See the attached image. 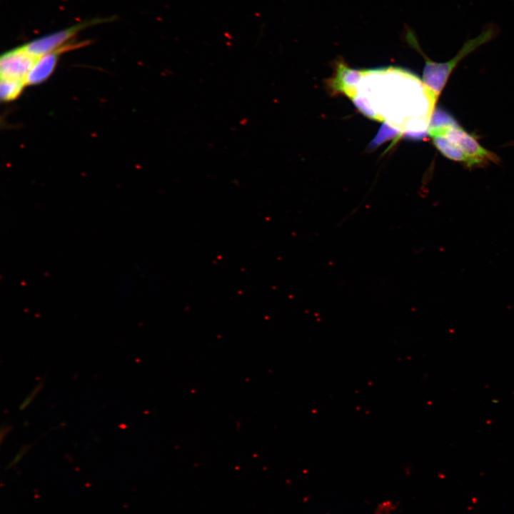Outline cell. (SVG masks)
I'll return each instance as SVG.
<instances>
[{
	"label": "cell",
	"mask_w": 514,
	"mask_h": 514,
	"mask_svg": "<svg viewBox=\"0 0 514 514\" xmlns=\"http://www.w3.org/2000/svg\"><path fill=\"white\" fill-rule=\"evenodd\" d=\"M11 427L8 424H4L1 428V441H2L4 438V436H6L9 431L11 430Z\"/></svg>",
	"instance_id": "7c38bea8"
},
{
	"label": "cell",
	"mask_w": 514,
	"mask_h": 514,
	"mask_svg": "<svg viewBox=\"0 0 514 514\" xmlns=\"http://www.w3.org/2000/svg\"><path fill=\"white\" fill-rule=\"evenodd\" d=\"M31 447V445H24L23 446H21V448L19 450V451L14 457L13 460L9 463L8 468L14 466L19 461H20L21 458L26 455V453L29 451Z\"/></svg>",
	"instance_id": "8fae6325"
},
{
	"label": "cell",
	"mask_w": 514,
	"mask_h": 514,
	"mask_svg": "<svg viewBox=\"0 0 514 514\" xmlns=\"http://www.w3.org/2000/svg\"><path fill=\"white\" fill-rule=\"evenodd\" d=\"M108 21H109V18H98L81 22L34 39L23 46L30 54L36 58H39L67 44L70 42V40L84 29Z\"/></svg>",
	"instance_id": "277c9868"
},
{
	"label": "cell",
	"mask_w": 514,
	"mask_h": 514,
	"mask_svg": "<svg viewBox=\"0 0 514 514\" xmlns=\"http://www.w3.org/2000/svg\"><path fill=\"white\" fill-rule=\"evenodd\" d=\"M361 76V70L350 68L342 59L335 63V73L330 81L333 91L341 92L352 98Z\"/></svg>",
	"instance_id": "52a82bcc"
},
{
	"label": "cell",
	"mask_w": 514,
	"mask_h": 514,
	"mask_svg": "<svg viewBox=\"0 0 514 514\" xmlns=\"http://www.w3.org/2000/svg\"><path fill=\"white\" fill-rule=\"evenodd\" d=\"M86 44H88L86 41L69 42L38 58L26 78V86L38 85L46 81L54 71L58 61L64 53L79 49Z\"/></svg>",
	"instance_id": "8992f818"
},
{
	"label": "cell",
	"mask_w": 514,
	"mask_h": 514,
	"mask_svg": "<svg viewBox=\"0 0 514 514\" xmlns=\"http://www.w3.org/2000/svg\"><path fill=\"white\" fill-rule=\"evenodd\" d=\"M352 100L367 116L398 129L410 138H423L437 99L423 81L397 68L361 70Z\"/></svg>",
	"instance_id": "6da1fadb"
},
{
	"label": "cell",
	"mask_w": 514,
	"mask_h": 514,
	"mask_svg": "<svg viewBox=\"0 0 514 514\" xmlns=\"http://www.w3.org/2000/svg\"><path fill=\"white\" fill-rule=\"evenodd\" d=\"M495 35V29L488 28L475 38L468 40L458 51L457 54L450 60L444 63H438L431 61L424 54L420 46L415 34L410 28L406 26L404 31L405 41L409 46L417 51L425 60L423 82L437 100L445 87L450 75L457 65L465 56L476 50L478 47L490 41Z\"/></svg>",
	"instance_id": "3957f363"
},
{
	"label": "cell",
	"mask_w": 514,
	"mask_h": 514,
	"mask_svg": "<svg viewBox=\"0 0 514 514\" xmlns=\"http://www.w3.org/2000/svg\"><path fill=\"white\" fill-rule=\"evenodd\" d=\"M43 386H44L43 381L39 382L35 386V387L31 390V392L27 395V396L24 398V400L20 404L19 409L21 410L26 409L33 402V400L36 397L37 394L42 389Z\"/></svg>",
	"instance_id": "30bf717a"
},
{
	"label": "cell",
	"mask_w": 514,
	"mask_h": 514,
	"mask_svg": "<svg viewBox=\"0 0 514 514\" xmlns=\"http://www.w3.org/2000/svg\"><path fill=\"white\" fill-rule=\"evenodd\" d=\"M428 134L444 156L467 167L484 166L498 161L495 153L484 148L444 110H435Z\"/></svg>",
	"instance_id": "7a4b0ae2"
},
{
	"label": "cell",
	"mask_w": 514,
	"mask_h": 514,
	"mask_svg": "<svg viewBox=\"0 0 514 514\" xmlns=\"http://www.w3.org/2000/svg\"><path fill=\"white\" fill-rule=\"evenodd\" d=\"M37 59L27 52L23 45L4 52L0 58L1 78L26 81Z\"/></svg>",
	"instance_id": "5b68a950"
},
{
	"label": "cell",
	"mask_w": 514,
	"mask_h": 514,
	"mask_svg": "<svg viewBox=\"0 0 514 514\" xmlns=\"http://www.w3.org/2000/svg\"><path fill=\"white\" fill-rule=\"evenodd\" d=\"M26 86L24 80L1 78V100L4 102L14 101L20 96Z\"/></svg>",
	"instance_id": "ba28073f"
},
{
	"label": "cell",
	"mask_w": 514,
	"mask_h": 514,
	"mask_svg": "<svg viewBox=\"0 0 514 514\" xmlns=\"http://www.w3.org/2000/svg\"><path fill=\"white\" fill-rule=\"evenodd\" d=\"M402 133H403L398 129L385 123L379 130L376 138L372 141L370 147L374 148L384 141L391 138L398 139Z\"/></svg>",
	"instance_id": "9c48e42d"
}]
</instances>
